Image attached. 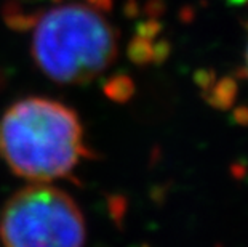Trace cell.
<instances>
[{
    "mask_svg": "<svg viewBox=\"0 0 248 247\" xmlns=\"http://www.w3.org/2000/svg\"><path fill=\"white\" fill-rule=\"evenodd\" d=\"M245 63H247V71H248V44H247V53H245Z\"/></svg>",
    "mask_w": 248,
    "mask_h": 247,
    "instance_id": "obj_7",
    "label": "cell"
},
{
    "mask_svg": "<svg viewBox=\"0 0 248 247\" xmlns=\"http://www.w3.org/2000/svg\"><path fill=\"white\" fill-rule=\"evenodd\" d=\"M5 83H7V74H5L2 69H0V90H2V88L5 87Z\"/></svg>",
    "mask_w": 248,
    "mask_h": 247,
    "instance_id": "obj_6",
    "label": "cell"
},
{
    "mask_svg": "<svg viewBox=\"0 0 248 247\" xmlns=\"http://www.w3.org/2000/svg\"><path fill=\"white\" fill-rule=\"evenodd\" d=\"M104 12L88 3H61L37 18L32 56L58 83L83 85L101 76L117 58V31Z\"/></svg>",
    "mask_w": 248,
    "mask_h": 247,
    "instance_id": "obj_2",
    "label": "cell"
},
{
    "mask_svg": "<svg viewBox=\"0 0 248 247\" xmlns=\"http://www.w3.org/2000/svg\"><path fill=\"white\" fill-rule=\"evenodd\" d=\"M85 236L80 209L55 186H26L8 199L0 214L5 247H82Z\"/></svg>",
    "mask_w": 248,
    "mask_h": 247,
    "instance_id": "obj_3",
    "label": "cell"
},
{
    "mask_svg": "<svg viewBox=\"0 0 248 247\" xmlns=\"http://www.w3.org/2000/svg\"><path fill=\"white\" fill-rule=\"evenodd\" d=\"M90 156L80 119L60 101L23 98L0 119V157L21 178L51 181L71 177L82 157Z\"/></svg>",
    "mask_w": 248,
    "mask_h": 247,
    "instance_id": "obj_1",
    "label": "cell"
},
{
    "mask_svg": "<svg viewBox=\"0 0 248 247\" xmlns=\"http://www.w3.org/2000/svg\"><path fill=\"white\" fill-rule=\"evenodd\" d=\"M103 90L106 97L110 98L115 103H125L128 101L135 92L133 81L125 74H114L110 76L103 85Z\"/></svg>",
    "mask_w": 248,
    "mask_h": 247,
    "instance_id": "obj_4",
    "label": "cell"
},
{
    "mask_svg": "<svg viewBox=\"0 0 248 247\" xmlns=\"http://www.w3.org/2000/svg\"><path fill=\"white\" fill-rule=\"evenodd\" d=\"M45 2V0H7L5 3H13V5H19V7L26 8V5H34V3H40Z\"/></svg>",
    "mask_w": 248,
    "mask_h": 247,
    "instance_id": "obj_5",
    "label": "cell"
}]
</instances>
